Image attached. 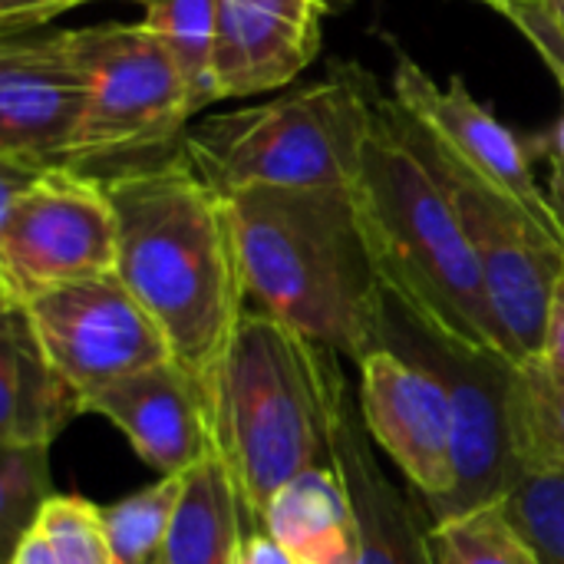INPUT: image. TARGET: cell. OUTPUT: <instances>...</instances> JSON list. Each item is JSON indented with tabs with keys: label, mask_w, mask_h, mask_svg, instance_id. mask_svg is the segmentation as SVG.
Wrapping results in <instances>:
<instances>
[{
	"label": "cell",
	"mask_w": 564,
	"mask_h": 564,
	"mask_svg": "<svg viewBox=\"0 0 564 564\" xmlns=\"http://www.w3.org/2000/svg\"><path fill=\"white\" fill-rule=\"evenodd\" d=\"M106 192L119 225L116 278L165 330L175 360L208 377L248 311L228 195L185 149L109 178Z\"/></svg>",
	"instance_id": "6da1fadb"
},
{
	"label": "cell",
	"mask_w": 564,
	"mask_h": 564,
	"mask_svg": "<svg viewBox=\"0 0 564 564\" xmlns=\"http://www.w3.org/2000/svg\"><path fill=\"white\" fill-rule=\"evenodd\" d=\"M228 205L254 311L357 367L380 350L387 284L354 188H245Z\"/></svg>",
	"instance_id": "7a4b0ae2"
},
{
	"label": "cell",
	"mask_w": 564,
	"mask_h": 564,
	"mask_svg": "<svg viewBox=\"0 0 564 564\" xmlns=\"http://www.w3.org/2000/svg\"><path fill=\"white\" fill-rule=\"evenodd\" d=\"M337 373L334 350L248 307L205 377L215 453L238 486L248 535H264V512L291 479L330 466Z\"/></svg>",
	"instance_id": "3957f363"
},
{
	"label": "cell",
	"mask_w": 564,
	"mask_h": 564,
	"mask_svg": "<svg viewBox=\"0 0 564 564\" xmlns=\"http://www.w3.org/2000/svg\"><path fill=\"white\" fill-rule=\"evenodd\" d=\"M354 198L387 291L449 340L506 354L463 218L387 96Z\"/></svg>",
	"instance_id": "277c9868"
},
{
	"label": "cell",
	"mask_w": 564,
	"mask_h": 564,
	"mask_svg": "<svg viewBox=\"0 0 564 564\" xmlns=\"http://www.w3.org/2000/svg\"><path fill=\"white\" fill-rule=\"evenodd\" d=\"M383 93L357 63L278 99L208 116L185 132V155L221 195L245 188H354Z\"/></svg>",
	"instance_id": "5b68a950"
},
{
	"label": "cell",
	"mask_w": 564,
	"mask_h": 564,
	"mask_svg": "<svg viewBox=\"0 0 564 564\" xmlns=\"http://www.w3.org/2000/svg\"><path fill=\"white\" fill-rule=\"evenodd\" d=\"M380 347L430 370L453 403L459 476L443 502L426 506L430 522L440 525L453 516L502 502L525 476L512 416L519 364L502 350H476L449 340L390 291L380 314Z\"/></svg>",
	"instance_id": "8992f818"
},
{
	"label": "cell",
	"mask_w": 564,
	"mask_h": 564,
	"mask_svg": "<svg viewBox=\"0 0 564 564\" xmlns=\"http://www.w3.org/2000/svg\"><path fill=\"white\" fill-rule=\"evenodd\" d=\"M93 96L66 169L109 182L182 152L195 116L185 79L145 23L83 26Z\"/></svg>",
	"instance_id": "52a82bcc"
},
{
	"label": "cell",
	"mask_w": 564,
	"mask_h": 564,
	"mask_svg": "<svg viewBox=\"0 0 564 564\" xmlns=\"http://www.w3.org/2000/svg\"><path fill=\"white\" fill-rule=\"evenodd\" d=\"M119 225L106 182L0 159V304L102 274H116Z\"/></svg>",
	"instance_id": "ba28073f"
},
{
	"label": "cell",
	"mask_w": 564,
	"mask_h": 564,
	"mask_svg": "<svg viewBox=\"0 0 564 564\" xmlns=\"http://www.w3.org/2000/svg\"><path fill=\"white\" fill-rule=\"evenodd\" d=\"M403 122L463 218V228L482 268L489 307L506 354L516 364L539 357L549 324V304L564 271L562 238L539 225L522 205L446 159L406 116Z\"/></svg>",
	"instance_id": "9c48e42d"
},
{
	"label": "cell",
	"mask_w": 564,
	"mask_h": 564,
	"mask_svg": "<svg viewBox=\"0 0 564 564\" xmlns=\"http://www.w3.org/2000/svg\"><path fill=\"white\" fill-rule=\"evenodd\" d=\"M23 314L43 354L86 400L175 357L165 330L116 274L53 288L23 304Z\"/></svg>",
	"instance_id": "30bf717a"
},
{
	"label": "cell",
	"mask_w": 564,
	"mask_h": 564,
	"mask_svg": "<svg viewBox=\"0 0 564 564\" xmlns=\"http://www.w3.org/2000/svg\"><path fill=\"white\" fill-rule=\"evenodd\" d=\"M89 96L83 30L0 36V159L40 172L66 165Z\"/></svg>",
	"instance_id": "8fae6325"
},
{
	"label": "cell",
	"mask_w": 564,
	"mask_h": 564,
	"mask_svg": "<svg viewBox=\"0 0 564 564\" xmlns=\"http://www.w3.org/2000/svg\"><path fill=\"white\" fill-rule=\"evenodd\" d=\"M393 102L446 159L522 205L539 225L562 238L549 188H542L532 169V145L522 142L506 122H499L469 93L463 76H453L443 86L413 56L397 50Z\"/></svg>",
	"instance_id": "7c38bea8"
},
{
	"label": "cell",
	"mask_w": 564,
	"mask_h": 564,
	"mask_svg": "<svg viewBox=\"0 0 564 564\" xmlns=\"http://www.w3.org/2000/svg\"><path fill=\"white\" fill-rule=\"evenodd\" d=\"M360 416L373 443L403 469L423 506L456 489V416L443 383L380 347L360 360Z\"/></svg>",
	"instance_id": "4fadbf2b"
},
{
	"label": "cell",
	"mask_w": 564,
	"mask_h": 564,
	"mask_svg": "<svg viewBox=\"0 0 564 564\" xmlns=\"http://www.w3.org/2000/svg\"><path fill=\"white\" fill-rule=\"evenodd\" d=\"M159 476H182L215 453L208 380L182 360L155 364L86 400Z\"/></svg>",
	"instance_id": "5bb4252c"
},
{
	"label": "cell",
	"mask_w": 564,
	"mask_h": 564,
	"mask_svg": "<svg viewBox=\"0 0 564 564\" xmlns=\"http://www.w3.org/2000/svg\"><path fill=\"white\" fill-rule=\"evenodd\" d=\"M334 0H218L215 76L221 99L294 83L324 43Z\"/></svg>",
	"instance_id": "9a60e30c"
},
{
	"label": "cell",
	"mask_w": 564,
	"mask_h": 564,
	"mask_svg": "<svg viewBox=\"0 0 564 564\" xmlns=\"http://www.w3.org/2000/svg\"><path fill=\"white\" fill-rule=\"evenodd\" d=\"M370 440L360 403L344 373H337L330 393V466L340 473L357 509L360 564H436L426 506H416L393 486L373 456Z\"/></svg>",
	"instance_id": "2e32d148"
},
{
	"label": "cell",
	"mask_w": 564,
	"mask_h": 564,
	"mask_svg": "<svg viewBox=\"0 0 564 564\" xmlns=\"http://www.w3.org/2000/svg\"><path fill=\"white\" fill-rule=\"evenodd\" d=\"M86 413V393L43 354L23 307L0 324V446H53Z\"/></svg>",
	"instance_id": "e0dca14e"
},
{
	"label": "cell",
	"mask_w": 564,
	"mask_h": 564,
	"mask_svg": "<svg viewBox=\"0 0 564 564\" xmlns=\"http://www.w3.org/2000/svg\"><path fill=\"white\" fill-rule=\"evenodd\" d=\"M264 535L294 564H360L357 509L334 466L291 479L264 512Z\"/></svg>",
	"instance_id": "ac0fdd59"
},
{
	"label": "cell",
	"mask_w": 564,
	"mask_h": 564,
	"mask_svg": "<svg viewBox=\"0 0 564 564\" xmlns=\"http://www.w3.org/2000/svg\"><path fill=\"white\" fill-rule=\"evenodd\" d=\"M248 539L238 486L218 453H208L185 473L165 562L162 564H235Z\"/></svg>",
	"instance_id": "d6986e66"
},
{
	"label": "cell",
	"mask_w": 564,
	"mask_h": 564,
	"mask_svg": "<svg viewBox=\"0 0 564 564\" xmlns=\"http://www.w3.org/2000/svg\"><path fill=\"white\" fill-rule=\"evenodd\" d=\"M142 23L185 79L192 109L202 112L205 106L221 102L215 76L218 0H145Z\"/></svg>",
	"instance_id": "ffe728a7"
},
{
	"label": "cell",
	"mask_w": 564,
	"mask_h": 564,
	"mask_svg": "<svg viewBox=\"0 0 564 564\" xmlns=\"http://www.w3.org/2000/svg\"><path fill=\"white\" fill-rule=\"evenodd\" d=\"M185 492L182 476H159L155 486L132 492L102 509L112 564H162L178 499Z\"/></svg>",
	"instance_id": "44dd1931"
},
{
	"label": "cell",
	"mask_w": 564,
	"mask_h": 564,
	"mask_svg": "<svg viewBox=\"0 0 564 564\" xmlns=\"http://www.w3.org/2000/svg\"><path fill=\"white\" fill-rule=\"evenodd\" d=\"M516 446L525 473L564 469V377L539 357L516 373Z\"/></svg>",
	"instance_id": "7402d4cb"
},
{
	"label": "cell",
	"mask_w": 564,
	"mask_h": 564,
	"mask_svg": "<svg viewBox=\"0 0 564 564\" xmlns=\"http://www.w3.org/2000/svg\"><path fill=\"white\" fill-rule=\"evenodd\" d=\"M433 552L436 564H542L502 502L433 525Z\"/></svg>",
	"instance_id": "603a6c76"
},
{
	"label": "cell",
	"mask_w": 564,
	"mask_h": 564,
	"mask_svg": "<svg viewBox=\"0 0 564 564\" xmlns=\"http://www.w3.org/2000/svg\"><path fill=\"white\" fill-rule=\"evenodd\" d=\"M50 499V446H0V545L7 562L36 529Z\"/></svg>",
	"instance_id": "cb8c5ba5"
},
{
	"label": "cell",
	"mask_w": 564,
	"mask_h": 564,
	"mask_svg": "<svg viewBox=\"0 0 564 564\" xmlns=\"http://www.w3.org/2000/svg\"><path fill=\"white\" fill-rule=\"evenodd\" d=\"M502 509L542 564H564V469L525 473Z\"/></svg>",
	"instance_id": "d4e9b609"
},
{
	"label": "cell",
	"mask_w": 564,
	"mask_h": 564,
	"mask_svg": "<svg viewBox=\"0 0 564 564\" xmlns=\"http://www.w3.org/2000/svg\"><path fill=\"white\" fill-rule=\"evenodd\" d=\"M36 529L53 545L59 564H112L102 509L79 496H53Z\"/></svg>",
	"instance_id": "484cf974"
},
{
	"label": "cell",
	"mask_w": 564,
	"mask_h": 564,
	"mask_svg": "<svg viewBox=\"0 0 564 564\" xmlns=\"http://www.w3.org/2000/svg\"><path fill=\"white\" fill-rule=\"evenodd\" d=\"M506 17L539 50V56L549 63V69L558 76L564 89V30L555 23V17L545 10V3L542 0H512Z\"/></svg>",
	"instance_id": "4316f807"
},
{
	"label": "cell",
	"mask_w": 564,
	"mask_h": 564,
	"mask_svg": "<svg viewBox=\"0 0 564 564\" xmlns=\"http://www.w3.org/2000/svg\"><path fill=\"white\" fill-rule=\"evenodd\" d=\"M93 0H0V36H20L43 30L56 17H63L73 7H83ZM145 3V0H135Z\"/></svg>",
	"instance_id": "83f0119b"
},
{
	"label": "cell",
	"mask_w": 564,
	"mask_h": 564,
	"mask_svg": "<svg viewBox=\"0 0 564 564\" xmlns=\"http://www.w3.org/2000/svg\"><path fill=\"white\" fill-rule=\"evenodd\" d=\"M539 360L564 377V271L555 284L552 304H549V324H545V340L539 350Z\"/></svg>",
	"instance_id": "f1b7e54d"
},
{
	"label": "cell",
	"mask_w": 564,
	"mask_h": 564,
	"mask_svg": "<svg viewBox=\"0 0 564 564\" xmlns=\"http://www.w3.org/2000/svg\"><path fill=\"white\" fill-rule=\"evenodd\" d=\"M235 564H294V558L268 535H248Z\"/></svg>",
	"instance_id": "f546056e"
},
{
	"label": "cell",
	"mask_w": 564,
	"mask_h": 564,
	"mask_svg": "<svg viewBox=\"0 0 564 564\" xmlns=\"http://www.w3.org/2000/svg\"><path fill=\"white\" fill-rule=\"evenodd\" d=\"M7 564H59V562H56L53 545L46 542V535H43L40 529H33V532L17 545V552L10 555V562Z\"/></svg>",
	"instance_id": "4dcf8cb0"
},
{
	"label": "cell",
	"mask_w": 564,
	"mask_h": 564,
	"mask_svg": "<svg viewBox=\"0 0 564 564\" xmlns=\"http://www.w3.org/2000/svg\"><path fill=\"white\" fill-rule=\"evenodd\" d=\"M535 145H539V155L549 159V165H562L564 169V112L562 119L549 129V135Z\"/></svg>",
	"instance_id": "1f68e13d"
},
{
	"label": "cell",
	"mask_w": 564,
	"mask_h": 564,
	"mask_svg": "<svg viewBox=\"0 0 564 564\" xmlns=\"http://www.w3.org/2000/svg\"><path fill=\"white\" fill-rule=\"evenodd\" d=\"M552 175H549V198H552V208H555V218H558V231H562L564 241V169L562 165H549Z\"/></svg>",
	"instance_id": "d6a6232c"
},
{
	"label": "cell",
	"mask_w": 564,
	"mask_h": 564,
	"mask_svg": "<svg viewBox=\"0 0 564 564\" xmlns=\"http://www.w3.org/2000/svg\"><path fill=\"white\" fill-rule=\"evenodd\" d=\"M542 3H545V10L555 17V23L564 30V0H542Z\"/></svg>",
	"instance_id": "836d02e7"
},
{
	"label": "cell",
	"mask_w": 564,
	"mask_h": 564,
	"mask_svg": "<svg viewBox=\"0 0 564 564\" xmlns=\"http://www.w3.org/2000/svg\"><path fill=\"white\" fill-rule=\"evenodd\" d=\"M482 3H489V7L499 10V13H509V7H512V0H482Z\"/></svg>",
	"instance_id": "e575fe53"
},
{
	"label": "cell",
	"mask_w": 564,
	"mask_h": 564,
	"mask_svg": "<svg viewBox=\"0 0 564 564\" xmlns=\"http://www.w3.org/2000/svg\"><path fill=\"white\" fill-rule=\"evenodd\" d=\"M337 3H340V0H334V7H337Z\"/></svg>",
	"instance_id": "d590c367"
},
{
	"label": "cell",
	"mask_w": 564,
	"mask_h": 564,
	"mask_svg": "<svg viewBox=\"0 0 564 564\" xmlns=\"http://www.w3.org/2000/svg\"><path fill=\"white\" fill-rule=\"evenodd\" d=\"M340 3H347V0H340Z\"/></svg>",
	"instance_id": "8d00e7d4"
}]
</instances>
